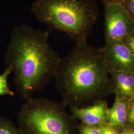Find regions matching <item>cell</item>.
Returning <instances> with one entry per match:
<instances>
[{
  "label": "cell",
  "mask_w": 134,
  "mask_h": 134,
  "mask_svg": "<svg viewBox=\"0 0 134 134\" xmlns=\"http://www.w3.org/2000/svg\"><path fill=\"white\" fill-rule=\"evenodd\" d=\"M50 31L23 24L13 29L5 57L16 91L25 100L42 90L55 76L61 58L49 44Z\"/></svg>",
  "instance_id": "cell-1"
},
{
  "label": "cell",
  "mask_w": 134,
  "mask_h": 134,
  "mask_svg": "<svg viewBox=\"0 0 134 134\" xmlns=\"http://www.w3.org/2000/svg\"><path fill=\"white\" fill-rule=\"evenodd\" d=\"M54 77L66 107H85L113 93L102 48L87 42L76 44L70 53L61 58Z\"/></svg>",
  "instance_id": "cell-2"
},
{
  "label": "cell",
  "mask_w": 134,
  "mask_h": 134,
  "mask_svg": "<svg viewBox=\"0 0 134 134\" xmlns=\"http://www.w3.org/2000/svg\"><path fill=\"white\" fill-rule=\"evenodd\" d=\"M31 10L50 32H63L76 44L87 42L99 14L94 0H35Z\"/></svg>",
  "instance_id": "cell-3"
},
{
  "label": "cell",
  "mask_w": 134,
  "mask_h": 134,
  "mask_svg": "<svg viewBox=\"0 0 134 134\" xmlns=\"http://www.w3.org/2000/svg\"><path fill=\"white\" fill-rule=\"evenodd\" d=\"M17 119L25 134H77V124L66 106L45 97L26 100Z\"/></svg>",
  "instance_id": "cell-4"
},
{
  "label": "cell",
  "mask_w": 134,
  "mask_h": 134,
  "mask_svg": "<svg viewBox=\"0 0 134 134\" xmlns=\"http://www.w3.org/2000/svg\"><path fill=\"white\" fill-rule=\"evenodd\" d=\"M106 41L122 40L134 30V22L123 5L105 6Z\"/></svg>",
  "instance_id": "cell-5"
},
{
  "label": "cell",
  "mask_w": 134,
  "mask_h": 134,
  "mask_svg": "<svg viewBox=\"0 0 134 134\" xmlns=\"http://www.w3.org/2000/svg\"><path fill=\"white\" fill-rule=\"evenodd\" d=\"M102 49L108 70L134 72V56L122 40L106 41Z\"/></svg>",
  "instance_id": "cell-6"
},
{
  "label": "cell",
  "mask_w": 134,
  "mask_h": 134,
  "mask_svg": "<svg viewBox=\"0 0 134 134\" xmlns=\"http://www.w3.org/2000/svg\"><path fill=\"white\" fill-rule=\"evenodd\" d=\"M71 116L75 120L84 124L98 126L107 123L109 107L107 101H98L90 105L82 107L70 106Z\"/></svg>",
  "instance_id": "cell-7"
},
{
  "label": "cell",
  "mask_w": 134,
  "mask_h": 134,
  "mask_svg": "<svg viewBox=\"0 0 134 134\" xmlns=\"http://www.w3.org/2000/svg\"><path fill=\"white\" fill-rule=\"evenodd\" d=\"M115 97L131 100L134 97V72L108 70Z\"/></svg>",
  "instance_id": "cell-8"
},
{
  "label": "cell",
  "mask_w": 134,
  "mask_h": 134,
  "mask_svg": "<svg viewBox=\"0 0 134 134\" xmlns=\"http://www.w3.org/2000/svg\"><path fill=\"white\" fill-rule=\"evenodd\" d=\"M130 100L115 97V102L108 109L107 123L111 126L122 129L127 125Z\"/></svg>",
  "instance_id": "cell-9"
},
{
  "label": "cell",
  "mask_w": 134,
  "mask_h": 134,
  "mask_svg": "<svg viewBox=\"0 0 134 134\" xmlns=\"http://www.w3.org/2000/svg\"><path fill=\"white\" fill-rule=\"evenodd\" d=\"M0 134H25L12 120L0 117Z\"/></svg>",
  "instance_id": "cell-10"
},
{
  "label": "cell",
  "mask_w": 134,
  "mask_h": 134,
  "mask_svg": "<svg viewBox=\"0 0 134 134\" xmlns=\"http://www.w3.org/2000/svg\"><path fill=\"white\" fill-rule=\"evenodd\" d=\"M12 72L11 69L9 67H6L3 74L0 75V96L5 95L11 96H15L14 92L9 88L8 83V77Z\"/></svg>",
  "instance_id": "cell-11"
},
{
  "label": "cell",
  "mask_w": 134,
  "mask_h": 134,
  "mask_svg": "<svg viewBox=\"0 0 134 134\" xmlns=\"http://www.w3.org/2000/svg\"><path fill=\"white\" fill-rule=\"evenodd\" d=\"M77 130L80 134H102L98 126L81 123L77 125Z\"/></svg>",
  "instance_id": "cell-12"
},
{
  "label": "cell",
  "mask_w": 134,
  "mask_h": 134,
  "mask_svg": "<svg viewBox=\"0 0 134 134\" xmlns=\"http://www.w3.org/2000/svg\"><path fill=\"white\" fill-rule=\"evenodd\" d=\"M102 134H120V130L109 124L108 123L97 126Z\"/></svg>",
  "instance_id": "cell-13"
},
{
  "label": "cell",
  "mask_w": 134,
  "mask_h": 134,
  "mask_svg": "<svg viewBox=\"0 0 134 134\" xmlns=\"http://www.w3.org/2000/svg\"><path fill=\"white\" fill-rule=\"evenodd\" d=\"M127 124L134 129V97L130 100Z\"/></svg>",
  "instance_id": "cell-14"
},
{
  "label": "cell",
  "mask_w": 134,
  "mask_h": 134,
  "mask_svg": "<svg viewBox=\"0 0 134 134\" xmlns=\"http://www.w3.org/2000/svg\"><path fill=\"white\" fill-rule=\"evenodd\" d=\"M122 41L129 48L134 57V30L132 33L126 36L122 40Z\"/></svg>",
  "instance_id": "cell-15"
},
{
  "label": "cell",
  "mask_w": 134,
  "mask_h": 134,
  "mask_svg": "<svg viewBox=\"0 0 134 134\" xmlns=\"http://www.w3.org/2000/svg\"><path fill=\"white\" fill-rule=\"evenodd\" d=\"M123 6L134 22V0H126Z\"/></svg>",
  "instance_id": "cell-16"
},
{
  "label": "cell",
  "mask_w": 134,
  "mask_h": 134,
  "mask_svg": "<svg viewBox=\"0 0 134 134\" xmlns=\"http://www.w3.org/2000/svg\"><path fill=\"white\" fill-rule=\"evenodd\" d=\"M126 0H103L105 5H124Z\"/></svg>",
  "instance_id": "cell-17"
},
{
  "label": "cell",
  "mask_w": 134,
  "mask_h": 134,
  "mask_svg": "<svg viewBox=\"0 0 134 134\" xmlns=\"http://www.w3.org/2000/svg\"><path fill=\"white\" fill-rule=\"evenodd\" d=\"M120 134H134V129L127 124L120 130Z\"/></svg>",
  "instance_id": "cell-18"
}]
</instances>
